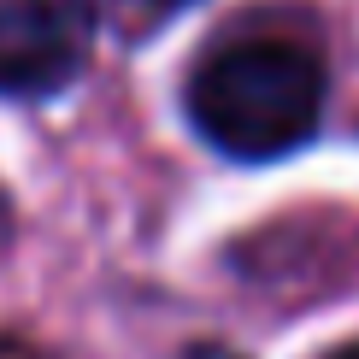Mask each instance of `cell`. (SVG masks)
Wrapping results in <instances>:
<instances>
[{"label": "cell", "instance_id": "cell-1", "mask_svg": "<svg viewBox=\"0 0 359 359\" xmlns=\"http://www.w3.org/2000/svg\"><path fill=\"white\" fill-rule=\"evenodd\" d=\"M189 118L230 159H283L324 118V65L294 41H236L189 77Z\"/></svg>", "mask_w": 359, "mask_h": 359}, {"label": "cell", "instance_id": "cell-2", "mask_svg": "<svg viewBox=\"0 0 359 359\" xmlns=\"http://www.w3.org/2000/svg\"><path fill=\"white\" fill-rule=\"evenodd\" d=\"M95 48L88 0H0V95L41 100L65 88Z\"/></svg>", "mask_w": 359, "mask_h": 359}, {"label": "cell", "instance_id": "cell-3", "mask_svg": "<svg viewBox=\"0 0 359 359\" xmlns=\"http://www.w3.org/2000/svg\"><path fill=\"white\" fill-rule=\"evenodd\" d=\"M189 359H242V353H230V348H212V341H206V348H189Z\"/></svg>", "mask_w": 359, "mask_h": 359}, {"label": "cell", "instance_id": "cell-4", "mask_svg": "<svg viewBox=\"0 0 359 359\" xmlns=\"http://www.w3.org/2000/svg\"><path fill=\"white\" fill-rule=\"evenodd\" d=\"M324 359H359V341H348V348H336V353H324Z\"/></svg>", "mask_w": 359, "mask_h": 359}, {"label": "cell", "instance_id": "cell-5", "mask_svg": "<svg viewBox=\"0 0 359 359\" xmlns=\"http://www.w3.org/2000/svg\"><path fill=\"white\" fill-rule=\"evenodd\" d=\"M6 230H12V212H6V201H0V242H6Z\"/></svg>", "mask_w": 359, "mask_h": 359}]
</instances>
